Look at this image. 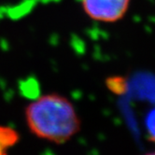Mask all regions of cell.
I'll use <instances>...</instances> for the list:
<instances>
[{"instance_id":"cell-1","label":"cell","mask_w":155,"mask_h":155,"mask_svg":"<svg viewBox=\"0 0 155 155\" xmlns=\"http://www.w3.org/2000/svg\"><path fill=\"white\" fill-rule=\"evenodd\" d=\"M25 116L32 134L55 144L69 141L81 126L72 102L58 94L38 96L27 105Z\"/></svg>"},{"instance_id":"cell-2","label":"cell","mask_w":155,"mask_h":155,"mask_svg":"<svg viewBox=\"0 0 155 155\" xmlns=\"http://www.w3.org/2000/svg\"><path fill=\"white\" fill-rule=\"evenodd\" d=\"M81 5L91 19L102 23H115L125 16L130 0H81Z\"/></svg>"},{"instance_id":"cell-4","label":"cell","mask_w":155,"mask_h":155,"mask_svg":"<svg viewBox=\"0 0 155 155\" xmlns=\"http://www.w3.org/2000/svg\"><path fill=\"white\" fill-rule=\"evenodd\" d=\"M107 89L116 95H123L127 92L128 83L125 78L120 76L109 77L105 81Z\"/></svg>"},{"instance_id":"cell-3","label":"cell","mask_w":155,"mask_h":155,"mask_svg":"<svg viewBox=\"0 0 155 155\" xmlns=\"http://www.w3.org/2000/svg\"><path fill=\"white\" fill-rule=\"evenodd\" d=\"M20 141L19 133L12 127L0 125V155H6Z\"/></svg>"},{"instance_id":"cell-5","label":"cell","mask_w":155,"mask_h":155,"mask_svg":"<svg viewBox=\"0 0 155 155\" xmlns=\"http://www.w3.org/2000/svg\"><path fill=\"white\" fill-rule=\"evenodd\" d=\"M146 128L149 136V139L155 143V109L148 114L146 119Z\"/></svg>"}]
</instances>
